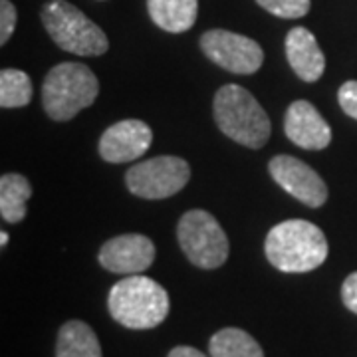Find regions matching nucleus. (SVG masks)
Returning a JSON list of instances; mask_svg holds the SVG:
<instances>
[{"label":"nucleus","mask_w":357,"mask_h":357,"mask_svg":"<svg viewBox=\"0 0 357 357\" xmlns=\"http://www.w3.org/2000/svg\"><path fill=\"white\" fill-rule=\"evenodd\" d=\"M268 262L286 274L319 268L330 252L326 234L310 220L290 218L272 227L264 243Z\"/></svg>","instance_id":"1"},{"label":"nucleus","mask_w":357,"mask_h":357,"mask_svg":"<svg viewBox=\"0 0 357 357\" xmlns=\"http://www.w3.org/2000/svg\"><path fill=\"white\" fill-rule=\"evenodd\" d=\"M169 294L147 276L129 274L114 284L107 296V310L112 318L129 330H151L161 326L169 316Z\"/></svg>","instance_id":"2"},{"label":"nucleus","mask_w":357,"mask_h":357,"mask_svg":"<svg viewBox=\"0 0 357 357\" xmlns=\"http://www.w3.org/2000/svg\"><path fill=\"white\" fill-rule=\"evenodd\" d=\"M218 129L244 147L258 149L270 139V117L248 89L229 84L218 89L213 102Z\"/></svg>","instance_id":"3"},{"label":"nucleus","mask_w":357,"mask_h":357,"mask_svg":"<svg viewBox=\"0 0 357 357\" xmlns=\"http://www.w3.org/2000/svg\"><path fill=\"white\" fill-rule=\"evenodd\" d=\"M100 93V82L88 66L64 62L52 68L42 86V103L54 121H68L89 107Z\"/></svg>","instance_id":"4"},{"label":"nucleus","mask_w":357,"mask_h":357,"mask_svg":"<svg viewBox=\"0 0 357 357\" xmlns=\"http://www.w3.org/2000/svg\"><path fill=\"white\" fill-rule=\"evenodd\" d=\"M40 18L50 38L62 50L77 56H102L109 48L102 28L68 0H50L42 8Z\"/></svg>","instance_id":"5"},{"label":"nucleus","mask_w":357,"mask_h":357,"mask_svg":"<svg viewBox=\"0 0 357 357\" xmlns=\"http://www.w3.org/2000/svg\"><path fill=\"white\" fill-rule=\"evenodd\" d=\"M181 250L195 266L215 270L229 258V238L218 220L203 208L185 213L177 227Z\"/></svg>","instance_id":"6"},{"label":"nucleus","mask_w":357,"mask_h":357,"mask_svg":"<svg viewBox=\"0 0 357 357\" xmlns=\"http://www.w3.org/2000/svg\"><path fill=\"white\" fill-rule=\"evenodd\" d=\"M191 169L181 157L161 155L137 163L126 173V185L131 195L141 199H167L173 197L189 183Z\"/></svg>","instance_id":"7"},{"label":"nucleus","mask_w":357,"mask_h":357,"mask_svg":"<svg viewBox=\"0 0 357 357\" xmlns=\"http://www.w3.org/2000/svg\"><path fill=\"white\" fill-rule=\"evenodd\" d=\"M201 48L211 62L238 76L255 74L264 62V52L256 40L229 30L204 32Z\"/></svg>","instance_id":"8"},{"label":"nucleus","mask_w":357,"mask_h":357,"mask_svg":"<svg viewBox=\"0 0 357 357\" xmlns=\"http://www.w3.org/2000/svg\"><path fill=\"white\" fill-rule=\"evenodd\" d=\"M268 171L288 195L306 206L318 208L328 201V185L304 161L292 155H276L270 159Z\"/></svg>","instance_id":"9"},{"label":"nucleus","mask_w":357,"mask_h":357,"mask_svg":"<svg viewBox=\"0 0 357 357\" xmlns=\"http://www.w3.org/2000/svg\"><path fill=\"white\" fill-rule=\"evenodd\" d=\"M153 143V131L141 119H123L103 131L100 155L107 163L135 161Z\"/></svg>","instance_id":"10"},{"label":"nucleus","mask_w":357,"mask_h":357,"mask_svg":"<svg viewBox=\"0 0 357 357\" xmlns=\"http://www.w3.org/2000/svg\"><path fill=\"white\" fill-rule=\"evenodd\" d=\"M153 260L155 244L143 234H119L100 250V264L114 274H141Z\"/></svg>","instance_id":"11"},{"label":"nucleus","mask_w":357,"mask_h":357,"mask_svg":"<svg viewBox=\"0 0 357 357\" xmlns=\"http://www.w3.org/2000/svg\"><path fill=\"white\" fill-rule=\"evenodd\" d=\"M284 131L288 139L302 149L318 151L332 143V128L306 100H298L288 107L284 117Z\"/></svg>","instance_id":"12"},{"label":"nucleus","mask_w":357,"mask_h":357,"mask_svg":"<svg viewBox=\"0 0 357 357\" xmlns=\"http://www.w3.org/2000/svg\"><path fill=\"white\" fill-rule=\"evenodd\" d=\"M286 58L296 72V76L307 84L318 82L326 70V56L319 48L318 40L304 26H296L288 32Z\"/></svg>","instance_id":"13"},{"label":"nucleus","mask_w":357,"mask_h":357,"mask_svg":"<svg viewBox=\"0 0 357 357\" xmlns=\"http://www.w3.org/2000/svg\"><path fill=\"white\" fill-rule=\"evenodd\" d=\"M147 10L161 30L181 34L195 24L199 14V0H147Z\"/></svg>","instance_id":"14"},{"label":"nucleus","mask_w":357,"mask_h":357,"mask_svg":"<svg viewBox=\"0 0 357 357\" xmlns=\"http://www.w3.org/2000/svg\"><path fill=\"white\" fill-rule=\"evenodd\" d=\"M56 357H102V345L86 321L70 319L58 333Z\"/></svg>","instance_id":"15"},{"label":"nucleus","mask_w":357,"mask_h":357,"mask_svg":"<svg viewBox=\"0 0 357 357\" xmlns=\"http://www.w3.org/2000/svg\"><path fill=\"white\" fill-rule=\"evenodd\" d=\"M32 197V187L24 175L6 173L0 178V215L6 222H20L26 217V201Z\"/></svg>","instance_id":"16"},{"label":"nucleus","mask_w":357,"mask_h":357,"mask_svg":"<svg viewBox=\"0 0 357 357\" xmlns=\"http://www.w3.org/2000/svg\"><path fill=\"white\" fill-rule=\"evenodd\" d=\"M211 357H264L262 347L250 333L238 328H225L211 337Z\"/></svg>","instance_id":"17"},{"label":"nucleus","mask_w":357,"mask_h":357,"mask_svg":"<svg viewBox=\"0 0 357 357\" xmlns=\"http://www.w3.org/2000/svg\"><path fill=\"white\" fill-rule=\"evenodd\" d=\"M32 79L22 70L4 68L0 72V105L4 109L24 107L32 100Z\"/></svg>","instance_id":"18"},{"label":"nucleus","mask_w":357,"mask_h":357,"mask_svg":"<svg viewBox=\"0 0 357 357\" xmlns=\"http://www.w3.org/2000/svg\"><path fill=\"white\" fill-rule=\"evenodd\" d=\"M264 10L278 18H302L310 13V0H256Z\"/></svg>","instance_id":"19"},{"label":"nucleus","mask_w":357,"mask_h":357,"mask_svg":"<svg viewBox=\"0 0 357 357\" xmlns=\"http://www.w3.org/2000/svg\"><path fill=\"white\" fill-rule=\"evenodd\" d=\"M16 20H18V14L16 8L10 0H2L0 2V44L4 46L10 36H13L14 28H16Z\"/></svg>","instance_id":"20"},{"label":"nucleus","mask_w":357,"mask_h":357,"mask_svg":"<svg viewBox=\"0 0 357 357\" xmlns=\"http://www.w3.org/2000/svg\"><path fill=\"white\" fill-rule=\"evenodd\" d=\"M337 100L345 114L357 119V79H349L342 84V88L337 91Z\"/></svg>","instance_id":"21"},{"label":"nucleus","mask_w":357,"mask_h":357,"mask_svg":"<svg viewBox=\"0 0 357 357\" xmlns=\"http://www.w3.org/2000/svg\"><path fill=\"white\" fill-rule=\"evenodd\" d=\"M342 300L349 312L357 314V272L349 274L342 286Z\"/></svg>","instance_id":"22"},{"label":"nucleus","mask_w":357,"mask_h":357,"mask_svg":"<svg viewBox=\"0 0 357 357\" xmlns=\"http://www.w3.org/2000/svg\"><path fill=\"white\" fill-rule=\"evenodd\" d=\"M167 357H208V356H204L203 351H199V349H195V347H189V345H177V347H173V349L169 351V356Z\"/></svg>","instance_id":"23"},{"label":"nucleus","mask_w":357,"mask_h":357,"mask_svg":"<svg viewBox=\"0 0 357 357\" xmlns=\"http://www.w3.org/2000/svg\"><path fill=\"white\" fill-rule=\"evenodd\" d=\"M0 244H2V246H6V244H8V234H6V232H2V234H0Z\"/></svg>","instance_id":"24"}]
</instances>
